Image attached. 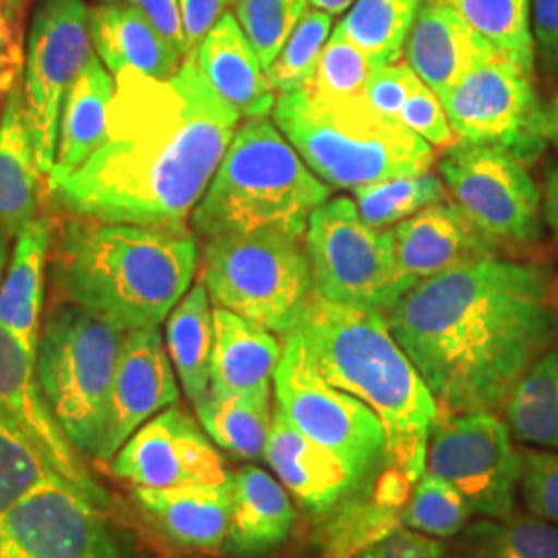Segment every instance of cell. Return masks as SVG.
<instances>
[{
    "label": "cell",
    "mask_w": 558,
    "mask_h": 558,
    "mask_svg": "<svg viewBox=\"0 0 558 558\" xmlns=\"http://www.w3.org/2000/svg\"><path fill=\"white\" fill-rule=\"evenodd\" d=\"M191 228L66 216L52 226L50 276L62 300L131 331L160 325L191 290L199 242Z\"/></svg>",
    "instance_id": "3"
},
{
    "label": "cell",
    "mask_w": 558,
    "mask_h": 558,
    "mask_svg": "<svg viewBox=\"0 0 558 558\" xmlns=\"http://www.w3.org/2000/svg\"><path fill=\"white\" fill-rule=\"evenodd\" d=\"M459 558H558V527L527 515L486 518L463 534Z\"/></svg>",
    "instance_id": "36"
},
{
    "label": "cell",
    "mask_w": 558,
    "mask_h": 558,
    "mask_svg": "<svg viewBox=\"0 0 558 558\" xmlns=\"http://www.w3.org/2000/svg\"><path fill=\"white\" fill-rule=\"evenodd\" d=\"M100 149L46 179L57 209L87 220L189 228L239 129L240 114L184 59L170 80L122 71Z\"/></svg>",
    "instance_id": "1"
},
{
    "label": "cell",
    "mask_w": 558,
    "mask_h": 558,
    "mask_svg": "<svg viewBox=\"0 0 558 558\" xmlns=\"http://www.w3.org/2000/svg\"><path fill=\"white\" fill-rule=\"evenodd\" d=\"M331 27L333 20L329 13L313 7L304 11L278 57L265 69L267 81L278 96L308 89Z\"/></svg>",
    "instance_id": "39"
},
{
    "label": "cell",
    "mask_w": 558,
    "mask_h": 558,
    "mask_svg": "<svg viewBox=\"0 0 558 558\" xmlns=\"http://www.w3.org/2000/svg\"><path fill=\"white\" fill-rule=\"evenodd\" d=\"M0 558H17L13 546H11V542H9V538H7L4 532H2V527H0Z\"/></svg>",
    "instance_id": "57"
},
{
    "label": "cell",
    "mask_w": 558,
    "mask_h": 558,
    "mask_svg": "<svg viewBox=\"0 0 558 558\" xmlns=\"http://www.w3.org/2000/svg\"><path fill=\"white\" fill-rule=\"evenodd\" d=\"M418 81V75L408 62H393L373 69L362 94L380 114L398 120L403 104Z\"/></svg>",
    "instance_id": "45"
},
{
    "label": "cell",
    "mask_w": 558,
    "mask_h": 558,
    "mask_svg": "<svg viewBox=\"0 0 558 558\" xmlns=\"http://www.w3.org/2000/svg\"><path fill=\"white\" fill-rule=\"evenodd\" d=\"M532 34L539 54L558 62V0H532Z\"/></svg>",
    "instance_id": "48"
},
{
    "label": "cell",
    "mask_w": 558,
    "mask_h": 558,
    "mask_svg": "<svg viewBox=\"0 0 558 558\" xmlns=\"http://www.w3.org/2000/svg\"><path fill=\"white\" fill-rule=\"evenodd\" d=\"M399 271L414 286L447 271L497 259L500 251L453 201L426 207L391 228Z\"/></svg>",
    "instance_id": "20"
},
{
    "label": "cell",
    "mask_w": 558,
    "mask_h": 558,
    "mask_svg": "<svg viewBox=\"0 0 558 558\" xmlns=\"http://www.w3.org/2000/svg\"><path fill=\"white\" fill-rule=\"evenodd\" d=\"M271 385L234 396H207L197 403L201 426L218 447L242 459L265 456L271 433Z\"/></svg>",
    "instance_id": "32"
},
{
    "label": "cell",
    "mask_w": 558,
    "mask_h": 558,
    "mask_svg": "<svg viewBox=\"0 0 558 558\" xmlns=\"http://www.w3.org/2000/svg\"><path fill=\"white\" fill-rule=\"evenodd\" d=\"M114 92V75L104 66L100 57L94 54L62 100L57 161L46 179H59L80 170L100 149Z\"/></svg>",
    "instance_id": "29"
},
{
    "label": "cell",
    "mask_w": 558,
    "mask_h": 558,
    "mask_svg": "<svg viewBox=\"0 0 558 558\" xmlns=\"http://www.w3.org/2000/svg\"><path fill=\"white\" fill-rule=\"evenodd\" d=\"M265 459L281 484L317 518L362 482L336 451L300 433L278 405L274 408Z\"/></svg>",
    "instance_id": "21"
},
{
    "label": "cell",
    "mask_w": 558,
    "mask_h": 558,
    "mask_svg": "<svg viewBox=\"0 0 558 558\" xmlns=\"http://www.w3.org/2000/svg\"><path fill=\"white\" fill-rule=\"evenodd\" d=\"M110 461L112 474L141 488L226 486L232 480L207 433L177 405L147 420Z\"/></svg>",
    "instance_id": "16"
},
{
    "label": "cell",
    "mask_w": 558,
    "mask_h": 558,
    "mask_svg": "<svg viewBox=\"0 0 558 558\" xmlns=\"http://www.w3.org/2000/svg\"><path fill=\"white\" fill-rule=\"evenodd\" d=\"M94 54L83 0H38L25 44L23 96L44 179L57 161L62 100Z\"/></svg>",
    "instance_id": "12"
},
{
    "label": "cell",
    "mask_w": 558,
    "mask_h": 558,
    "mask_svg": "<svg viewBox=\"0 0 558 558\" xmlns=\"http://www.w3.org/2000/svg\"><path fill=\"white\" fill-rule=\"evenodd\" d=\"M315 294L345 306L387 313L414 283L399 271L391 228H375L356 201L327 199L304 234Z\"/></svg>",
    "instance_id": "9"
},
{
    "label": "cell",
    "mask_w": 558,
    "mask_h": 558,
    "mask_svg": "<svg viewBox=\"0 0 558 558\" xmlns=\"http://www.w3.org/2000/svg\"><path fill=\"white\" fill-rule=\"evenodd\" d=\"M281 352L274 331L216 306L209 393L234 396L271 385Z\"/></svg>",
    "instance_id": "28"
},
{
    "label": "cell",
    "mask_w": 558,
    "mask_h": 558,
    "mask_svg": "<svg viewBox=\"0 0 558 558\" xmlns=\"http://www.w3.org/2000/svg\"><path fill=\"white\" fill-rule=\"evenodd\" d=\"M40 177L21 81L0 117V221L15 239L38 216Z\"/></svg>",
    "instance_id": "30"
},
{
    "label": "cell",
    "mask_w": 558,
    "mask_h": 558,
    "mask_svg": "<svg viewBox=\"0 0 558 558\" xmlns=\"http://www.w3.org/2000/svg\"><path fill=\"white\" fill-rule=\"evenodd\" d=\"M133 7H137L141 13L151 21L161 34L172 41L186 59V46H184V32L180 20L179 0H126Z\"/></svg>",
    "instance_id": "49"
},
{
    "label": "cell",
    "mask_w": 558,
    "mask_h": 558,
    "mask_svg": "<svg viewBox=\"0 0 558 558\" xmlns=\"http://www.w3.org/2000/svg\"><path fill=\"white\" fill-rule=\"evenodd\" d=\"M403 54L420 80L442 96L472 69L497 57V50L480 38L449 0H422Z\"/></svg>",
    "instance_id": "22"
},
{
    "label": "cell",
    "mask_w": 558,
    "mask_h": 558,
    "mask_svg": "<svg viewBox=\"0 0 558 558\" xmlns=\"http://www.w3.org/2000/svg\"><path fill=\"white\" fill-rule=\"evenodd\" d=\"M412 478L387 459L319 515L315 546L323 558H359L403 527L401 515L414 490Z\"/></svg>",
    "instance_id": "19"
},
{
    "label": "cell",
    "mask_w": 558,
    "mask_h": 558,
    "mask_svg": "<svg viewBox=\"0 0 558 558\" xmlns=\"http://www.w3.org/2000/svg\"><path fill=\"white\" fill-rule=\"evenodd\" d=\"M532 75L497 54L451 85L439 98L456 140L499 147L527 166L536 160L548 141Z\"/></svg>",
    "instance_id": "11"
},
{
    "label": "cell",
    "mask_w": 558,
    "mask_h": 558,
    "mask_svg": "<svg viewBox=\"0 0 558 558\" xmlns=\"http://www.w3.org/2000/svg\"><path fill=\"white\" fill-rule=\"evenodd\" d=\"M414 558H445V555H442L440 544L433 542L430 538H426V536H422L418 553H416V557Z\"/></svg>",
    "instance_id": "56"
},
{
    "label": "cell",
    "mask_w": 558,
    "mask_h": 558,
    "mask_svg": "<svg viewBox=\"0 0 558 558\" xmlns=\"http://www.w3.org/2000/svg\"><path fill=\"white\" fill-rule=\"evenodd\" d=\"M25 69V41L11 27H0V117L11 92L17 87Z\"/></svg>",
    "instance_id": "47"
},
{
    "label": "cell",
    "mask_w": 558,
    "mask_h": 558,
    "mask_svg": "<svg viewBox=\"0 0 558 558\" xmlns=\"http://www.w3.org/2000/svg\"><path fill=\"white\" fill-rule=\"evenodd\" d=\"M234 7L242 32L267 69L308 9V0H236Z\"/></svg>",
    "instance_id": "41"
},
{
    "label": "cell",
    "mask_w": 558,
    "mask_h": 558,
    "mask_svg": "<svg viewBox=\"0 0 558 558\" xmlns=\"http://www.w3.org/2000/svg\"><path fill=\"white\" fill-rule=\"evenodd\" d=\"M232 4H236V0H179L186 59L197 52L201 41Z\"/></svg>",
    "instance_id": "46"
},
{
    "label": "cell",
    "mask_w": 558,
    "mask_h": 558,
    "mask_svg": "<svg viewBox=\"0 0 558 558\" xmlns=\"http://www.w3.org/2000/svg\"><path fill=\"white\" fill-rule=\"evenodd\" d=\"M166 348L186 398L197 405L209 396L214 356V308L203 279L168 315Z\"/></svg>",
    "instance_id": "31"
},
{
    "label": "cell",
    "mask_w": 558,
    "mask_h": 558,
    "mask_svg": "<svg viewBox=\"0 0 558 558\" xmlns=\"http://www.w3.org/2000/svg\"><path fill=\"white\" fill-rule=\"evenodd\" d=\"M470 515L472 509L458 490L426 470L403 509L401 523L403 527L416 530L426 536L451 538L463 530Z\"/></svg>",
    "instance_id": "40"
},
{
    "label": "cell",
    "mask_w": 558,
    "mask_h": 558,
    "mask_svg": "<svg viewBox=\"0 0 558 558\" xmlns=\"http://www.w3.org/2000/svg\"><path fill=\"white\" fill-rule=\"evenodd\" d=\"M274 389L276 405L300 433L336 451L360 480L379 468L385 459L379 416L360 399L323 379L292 336H286Z\"/></svg>",
    "instance_id": "13"
},
{
    "label": "cell",
    "mask_w": 558,
    "mask_h": 558,
    "mask_svg": "<svg viewBox=\"0 0 558 558\" xmlns=\"http://www.w3.org/2000/svg\"><path fill=\"white\" fill-rule=\"evenodd\" d=\"M17 558H143L106 509L69 486H46L0 518Z\"/></svg>",
    "instance_id": "15"
},
{
    "label": "cell",
    "mask_w": 558,
    "mask_h": 558,
    "mask_svg": "<svg viewBox=\"0 0 558 558\" xmlns=\"http://www.w3.org/2000/svg\"><path fill=\"white\" fill-rule=\"evenodd\" d=\"M193 59L201 75L239 112L240 119H267L274 112L278 96L236 15H221Z\"/></svg>",
    "instance_id": "24"
},
{
    "label": "cell",
    "mask_w": 558,
    "mask_h": 558,
    "mask_svg": "<svg viewBox=\"0 0 558 558\" xmlns=\"http://www.w3.org/2000/svg\"><path fill=\"white\" fill-rule=\"evenodd\" d=\"M542 207H544V220L553 232V239H555L558 251V166L550 168L548 174H546Z\"/></svg>",
    "instance_id": "51"
},
{
    "label": "cell",
    "mask_w": 558,
    "mask_h": 558,
    "mask_svg": "<svg viewBox=\"0 0 558 558\" xmlns=\"http://www.w3.org/2000/svg\"><path fill=\"white\" fill-rule=\"evenodd\" d=\"M124 329L77 302L60 300L41 319L36 375L71 442L100 453Z\"/></svg>",
    "instance_id": "7"
},
{
    "label": "cell",
    "mask_w": 558,
    "mask_h": 558,
    "mask_svg": "<svg viewBox=\"0 0 558 558\" xmlns=\"http://www.w3.org/2000/svg\"><path fill=\"white\" fill-rule=\"evenodd\" d=\"M0 27H9L4 21V2L2 0H0Z\"/></svg>",
    "instance_id": "58"
},
{
    "label": "cell",
    "mask_w": 558,
    "mask_h": 558,
    "mask_svg": "<svg viewBox=\"0 0 558 558\" xmlns=\"http://www.w3.org/2000/svg\"><path fill=\"white\" fill-rule=\"evenodd\" d=\"M64 484L20 428L0 414V518L46 486Z\"/></svg>",
    "instance_id": "38"
},
{
    "label": "cell",
    "mask_w": 558,
    "mask_h": 558,
    "mask_svg": "<svg viewBox=\"0 0 558 558\" xmlns=\"http://www.w3.org/2000/svg\"><path fill=\"white\" fill-rule=\"evenodd\" d=\"M4 2V21L11 27V32L17 38H25V23H27V13L34 0H2Z\"/></svg>",
    "instance_id": "52"
},
{
    "label": "cell",
    "mask_w": 558,
    "mask_h": 558,
    "mask_svg": "<svg viewBox=\"0 0 558 558\" xmlns=\"http://www.w3.org/2000/svg\"><path fill=\"white\" fill-rule=\"evenodd\" d=\"M422 0H356L333 32L360 48L373 66L399 62Z\"/></svg>",
    "instance_id": "33"
},
{
    "label": "cell",
    "mask_w": 558,
    "mask_h": 558,
    "mask_svg": "<svg viewBox=\"0 0 558 558\" xmlns=\"http://www.w3.org/2000/svg\"><path fill=\"white\" fill-rule=\"evenodd\" d=\"M135 500L163 536L180 548L214 553L226 546L232 490L226 486H177V488H141L135 486Z\"/></svg>",
    "instance_id": "25"
},
{
    "label": "cell",
    "mask_w": 558,
    "mask_h": 558,
    "mask_svg": "<svg viewBox=\"0 0 558 558\" xmlns=\"http://www.w3.org/2000/svg\"><path fill=\"white\" fill-rule=\"evenodd\" d=\"M274 122L302 161L329 189L354 191L379 180L430 170L433 147L399 120L375 110L364 94L320 98L308 89L281 94Z\"/></svg>",
    "instance_id": "6"
},
{
    "label": "cell",
    "mask_w": 558,
    "mask_h": 558,
    "mask_svg": "<svg viewBox=\"0 0 558 558\" xmlns=\"http://www.w3.org/2000/svg\"><path fill=\"white\" fill-rule=\"evenodd\" d=\"M544 137L558 149V96L544 106Z\"/></svg>",
    "instance_id": "53"
},
{
    "label": "cell",
    "mask_w": 558,
    "mask_h": 558,
    "mask_svg": "<svg viewBox=\"0 0 558 558\" xmlns=\"http://www.w3.org/2000/svg\"><path fill=\"white\" fill-rule=\"evenodd\" d=\"M360 216L375 228H393L399 221L416 216L449 197L440 174L424 170L398 179L371 182L352 191Z\"/></svg>",
    "instance_id": "37"
},
{
    "label": "cell",
    "mask_w": 558,
    "mask_h": 558,
    "mask_svg": "<svg viewBox=\"0 0 558 558\" xmlns=\"http://www.w3.org/2000/svg\"><path fill=\"white\" fill-rule=\"evenodd\" d=\"M288 336L299 341L323 379L379 416L385 459L416 484L426 472L428 439L439 405L393 338L385 315L313 294Z\"/></svg>",
    "instance_id": "4"
},
{
    "label": "cell",
    "mask_w": 558,
    "mask_h": 558,
    "mask_svg": "<svg viewBox=\"0 0 558 558\" xmlns=\"http://www.w3.org/2000/svg\"><path fill=\"white\" fill-rule=\"evenodd\" d=\"M96 2H117V0H96Z\"/></svg>",
    "instance_id": "59"
},
{
    "label": "cell",
    "mask_w": 558,
    "mask_h": 558,
    "mask_svg": "<svg viewBox=\"0 0 558 558\" xmlns=\"http://www.w3.org/2000/svg\"><path fill=\"white\" fill-rule=\"evenodd\" d=\"M439 416L495 412L558 338L550 278L486 259L418 281L385 313Z\"/></svg>",
    "instance_id": "2"
},
{
    "label": "cell",
    "mask_w": 558,
    "mask_h": 558,
    "mask_svg": "<svg viewBox=\"0 0 558 558\" xmlns=\"http://www.w3.org/2000/svg\"><path fill=\"white\" fill-rule=\"evenodd\" d=\"M505 416L515 439L558 451V350H548L523 375Z\"/></svg>",
    "instance_id": "34"
},
{
    "label": "cell",
    "mask_w": 558,
    "mask_h": 558,
    "mask_svg": "<svg viewBox=\"0 0 558 558\" xmlns=\"http://www.w3.org/2000/svg\"><path fill=\"white\" fill-rule=\"evenodd\" d=\"M327 199L331 189L313 174L274 120H246L195 207L191 230L201 240L253 232L304 240L311 216Z\"/></svg>",
    "instance_id": "5"
},
{
    "label": "cell",
    "mask_w": 558,
    "mask_h": 558,
    "mask_svg": "<svg viewBox=\"0 0 558 558\" xmlns=\"http://www.w3.org/2000/svg\"><path fill=\"white\" fill-rule=\"evenodd\" d=\"M89 36L96 54L114 77L122 71H137L154 80H170L184 62L179 48L126 0L92 7Z\"/></svg>",
    "instance_id": "23"
},
{
    "label": "cell",
    "mask_w": 558,
    "mask_h": 558,
    "mask_svg": "<svg viewBox=\"0 0 558 558\" xmlns=\"http://www.w3.org/2000/svg\"><path fill=\"white\" fill-rule=\"evenodd\" d=\"M0 414L11 420L46 461L57 470L64 484L94 502L108 509L110 500L100 484L87 472L81 451L71 442L59 420L52 414L48 399L41 393L36 360L20 341L0 325Z\"/></svg>",
    "instance_id": "17"
},
{
    "label": "cell",
    "mask_w": 558,
    "mask_h": 558,
    "mask_svg": "<svg viewBox=\"0 0 558 558\" xmlns=\"http://www.w3.org/2000/svg\"><path fill=\"white\" fill-rule=\"evenodd\" d=\"M13 234L11 230L0 221V283L2 278L7 274V267H9V259H11V244H13Z\"/></svg>",
    "instance_id": "54"
},
{
    "label": "cell",
    "mask_w": 558,
    "mask_h": 558,
    "mask_svg": "<svg viewBox=\"0 0 558 558\" xmlns=\"http://www.w3.org/2000/svg\"><path fill=\"white\" fill-rule=\"evenodd\" d=\"M52 223L36 216L21 228L0 283V325L36 360L41 331L44 279L50 260Z\"/></svg>",
    "instance_id": "27"
},
{
    "label": "cell",
    "mask_w": 558,
    "mask_h": 558,
    "mask_svg": "<svg viewBox=\"0 0 558 558\" xmlns=\"http://www.w3.org/2000/svg\"><path fill=\"white\" fill-rule=\"evenodd\" d=\"M174 366L158 325L131 329L120 343L98 459L110 461L135 430L179 401Z\"/></svg>",
    "instance_id": "18"
},
{
    "label": "cell",
    "mask_w": 558,
    "mask_h": 558,
    "mask_svg": "<svg viewBox=\"0 0 558 558\" xmlns=\"http://www.w3.org/2000/svg\"><path fill=\"white\" fill-rule=\"evenodd\" d=\"M451 201L499 251L521 248L542 236V193L527 163L499 147L459 143L439 160Z\"/></svg>",
    "instance_id": "10"
},
{
    "label": "cell",
    "mask_w": 558,
    "mask_h": 558,
    "mask_svg": "<svg viewBox=\"0 0 558 558\" xmlns=\"http://www.w3.org/2000/svg\"><path fill=\"white\" fill-rule=\"evenodd\" d=\"M398 120L414 135H418L420 140L426 141L430 147L447 149L456 143V135L451 131L439 96L422 80L414 85L410 98L399 112Z\"/></svg>",
    "instance_id": "44"
},
{
    "label": "cell",
    "mask_w": 558,
    "mask_h": 558,
    "mask_svg": "<svg viewBox=\"0 0 558 558\" xmlns=\"http://www.w3.org/2000/svg\"><path fill=\"white\" fill-rule=\"evenodd\" d=\"M521 495L534 518L558 525V451L519 449Z\"/></svg>",
    "instance_id": "43"
},
{
    "label": "cell",
    "mask_w": 558,
    "mask_h": 558,
    "mask_svg": "<svg viewBox=\"0 0 558 558\" xmlns=\"http://www.w3.org/2000/svg\"><path fill=\"white\" fill-rule=\"evenodd\" d=\"M449 4L497 54L534 73L532 0H449Z\"/></svg>",
    "instance_id": "35"
},
{
    "label": "cell",
    "mask_w": 558,
    "mask_h": 558,
    "mask_svg": "<svg viewBox=\"0 0 558 558\" xmlns=\"http://www.w3.org/2000/svg\"><path fill=\"white\" fill-rule=\"evenodd\" d=\"M232 515L226 546L240 558H260L276 553L290 538L296 511L278 480L255 465L232 474Z\"/></svg>",
    "instance_id": "26"
},
{
    "label": "cell",
    "mask_w": 558,
    "mask_h": 558,
    "mask_svg": "<svg viewBox=\"0 0 558 558\" xmlns=\"http://www.w3.org/2000/svg\"><path fill=\"white\" fill-rule=\"evenodd\" d=\"M373 62L348 38L338 32L329 36L320 52L308 92L320 98H350L359 96L373 73Z\"/></svg>",
    "instance_id": "42"
},
{
    "label": "cell",
    "mask_w": 558,
    "mask_h": 558,
    "mask_svg": "<svg viewBox=\"0 0 558 558\" xmlns=\"http://www.w3.org/2000/svg\"><path fill=\"white\" fill-rule=\"evenodd\" d=\"M420 534H414L408 527H401L389 538L383 539L377 546L368 548L359 558H414L418 553Z\"/></svg>",
    "instance_id": "50"
},
{
    "label": "cell",
    "mask_w": 558,
    "mask_h": 558,
    "mask_svg": "<svg viewBox=\"0 0 558 558\" xmlns=\"http://www.w3.org/2000/svg\"><path fill=\"white\" fill-rule=\"evenodd\" d=\"M354 2L356 0H308V4L313 9H319V11H325L329 15H339V13L348 11Z\"/></svg>",
    "instance_id": "55"
},
{
    "label": "cell",
    "mask_w": 558,
    "mask_h": 558,
    "mask_svg": "<svg viewBox=\"0 0 558 558\" xmlns=\"http://www.w3.org/2000/svg\"><path fill=\"white\" fill-rule=\"evenodd\" d=\"M426 465L458 490L472 513L513 515L521 456L509 424L495 412L439 416L430 430Z\"/></svg>",
    "instance_id": "14"
},
{
    "label": "cell",
    "mask_w": 558,
    "mask_h": 558,
    "mask_svg": "<svg viewBox=\"0 0 558 558\" xmlns=\"http://www.w3.org/2000/svg\"><path fill=\"white\" fill-rule=\"evenodd\" d=\"M201 278L216 306L288 336L315 294L304 240L278 232L205 240Z\"/></svg>",
    "instance_id": "8"
}]
</instances>
